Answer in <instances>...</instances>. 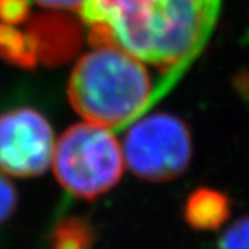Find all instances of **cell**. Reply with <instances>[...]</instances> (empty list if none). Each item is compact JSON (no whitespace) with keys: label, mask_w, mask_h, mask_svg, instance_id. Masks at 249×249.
<instances>
[{"label":"cell","mask_w":249,"mask_h":249,"mask_svg":"<svg viewBox=\"0 0 249 249\" xmlns=\"http://www.w3.org/2000/svg\"><path fill=\"white\" fill-rule=\"evenodd\" d=\"M221 0H86L80 17L93 45H114L179 72L209 39Z\"/></svg>","instance_id":"obj_1"},{"label":"cell","mask_w":249,"mask_h":249,"mask_svg":"<svg viewBox=\"0 0 249 249\" xmlns=\"http://www.w3.org/2000/svg\"><path fill=\"white\" fill-rule=\"evenodd\" d=\"M152 80L135 56L114 45H95L77 62L68 81V99L89 123L120 126L150 102Z\"/></svg>","instance_id":"obj_2"},{"label":"cell","mask_w":249,"mask_h":249,"mask_svg":"<svg viewBox=\"0 0 249 249\" xmlns=\"http://www.w3.org/2000/svg\"><path fill=\"white\" fill-rule=\"evenodd\" d=\"M53 170L59 183L78 198L93 200L111 191L122 179V146L108 128L77 123L56 141Z\"/></svg>","instance_id":"obj_3"},{"label":"cell","mask_w":249,"mask_h":249,"mask_svg":"<svg viewBox=\"0 0 249 249\" xmlns=\"http://www.w3.org/2000/svg\"><path fill=\"white\" fill-rule=\"evenodd\" d=\"M122 150L124 165L140 179L170 182L180 177L191 164V129L174 114L153 113L128 129Z\"/></svg>","instance_id":"obj_4"},{"label":"cell","mask_w":249,"mask_h":249,"mask_svg":"<svg viewBox=\"0 0 249 249\" xmlns=\"http://www.w3.org/2000/svg\"><path fill=\"white\" fill-rule=\"evenodd\" d=\"M56 149L47 117L30 107L0 114V171L20 179L44 174Z\"/></svg>","instance_id":"obj_5"},{"label":"cell","mask_w":249,"mask_h":249,"mask_svg":"<svg viewBox=\"0 0 249 249\" xmlns=\"http://www.w3.org/2000/svg\"><path fill=\"white\" fill-rule=\"evenodd\" d=\"M231 203L227 195L213 188L195 189L185 203V221L195 230H218L228 219Z\"/></svg>","instance_id":"obj_6"},{"label":"cell","mask_w":249,"mask_h":249,"mask_svg":"<svg viewBox=\"0 0 249 249\" xmlns=\"http://www.w3.org/2000/svg\"><path fill=\"white\" fill-rule=\"evenodd\" d=\"M92 242V227L80 218L63 219L53 233V249H89Z\"/></svg>","instance_id":"obj_7"},{"label":"cell","mask_w":249,"mask_h":249,"mask_svg":"<svg viewBox=\"0 0 249 249\" xmlns=\"http://www.w3.org/2000/svg\"><path fill=\"white\" fill-rule=\"evenodd\" d=\"M216 249H249V215L236 219L224 231Z\"/></svg>","instance_id":"obj_8"},{"label":"cell","mask_w":249,"mask_h":249,"mask_svg":"<svg viewBox=\"0 0 249 249\" xmlns=\"http://www.w3.org/2000/svg\"><path fill=\"white\" fill-rule=\"evenodd\" d=\"M17 203H18V197L14 185L0 171V225L14 215Z\"/></svg>","instance_id":"obj_9"},{"label":"cell","mask_w":249,"mask_h":249,"mask_svg":"<svg viewBox=\"0 0 249 249\" xmlns=\"http://www.w3.org/2000/svg\"><path fill=\"white\" fill-rule=\"evenodd\" d=\"M44 8L57 9V11H80L86 0H35Z\"/></svg>","instance_id":"obj_10"}]
</instances>
